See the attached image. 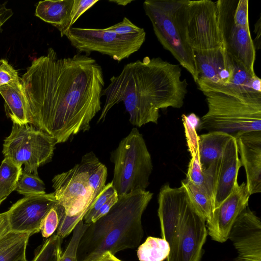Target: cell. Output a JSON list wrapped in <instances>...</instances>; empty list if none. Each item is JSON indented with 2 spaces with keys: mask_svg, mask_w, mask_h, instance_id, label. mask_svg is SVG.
<instances>
[{
  "mask_svg": "<svg viewBox=\"0 0 261 261\" xmlns=\"http://www.w3.org/2000/svg\"><path fill=\"white\" fill-rule=\"evenodd\" d=\"M248 6V0L238 1L233 15V22L236 25L250 29Z\"/></svg>",
  "mask_w": 261,
  "mask_h": 261,
  "instance_id": "cell-34",
  "label": "cell"
},
{
  "mask_svg": "<svg viewBox=\"0 0 261 261\" xmlns=\"http://www.w3.org/2000/svg\"><path fill=\"white\" fill-rule=\"evenodd\" d=\"M31 234L24 233L0 253V261H24L26 260V248Z\"/></svg>",
  "mask_w": 261,
  "mask_h": 261,
  "instance_id": "cell-29",
  "label": "cell"
},
{
  "mask_svg": "<svg viewBox=\"0 0 261 261\" xmlns=\"http://www.w3.org/2000/svg\"><path fill=\"white\" fill-rule=\"evenodd\" d=\"M88 225L84 223L83 220L79 222L73 230L71 239L63 254L61 255L60 261H77V248Z\"/></svg>",
  "mask_w": 261,
  "mask_h": 261,
  "instance_id": "cell-30",
  "label": "cell"
},
{
  "mask_svg": "<svg viewBox=\"0 0 261 261\" xmlns=\"http://www.w3.org/2000/svg\"><path fill=\"white\" fill-rule=\"evenodd\" d=\"M100 163L93 151L86 153L80 163L52 179L59 223L56 234L69 235L91 207L97 195L90 186L89 177Z\"/></svg>",
  "mask_w": 261,
  "mask_h": 261,
  "instance_id": "cell-4",
  "label": "cell"
},
{
  "mask_svg": "<svg viewBox=\"0 0 261 261\" xmlns=\"http://www.w3.org/2000/svg\"><path fill=\"white\" fill-rule=\"evenodd\" d=\"M181 185L180 210L167 261H200L208 235L206 221L197 213L185 186Z\"/></svg>",
  "mask_w": 261,
  "mask_h": 261,
  "instance_id": "cell-9",
  "label": "cell"
},
{
  "mask_svg": "<svg viewBox=\"0 0 261 261\" xmlns=\"http://www.w3.org/2000/svg\"><path fill=\"white\" fill-rule=\"evenodd\" d=\"M152 196L146 190L118 196L106 215L88 225L78 246L77 261H96L107 251L114 255L138 247L144 236L142 216Z\"/></svg>",
  "mask_w": 261,
  "mask_h": 261,
  "instance_id": "cell-3",
  "label": "cell"
},
{
  "mask_svg": "<svg viewBox=\"0 0 261 261\" xmlns=\"http://www.w3.org/2000/svg\"><path fill=\"white\" fill-rule=\"evenodd\" d=\"M115 192L112 181L105 186L84 217L83 220L85 224L89 225L91 223L92 218L97 211Z\"/></svg>",
  "mask_w": 261,
  "mask_h": 261,
  "instance_id": "cell-31",
  "label": "cell"
},
{
  "mask_svg": "<svg viewBox=\"0 0 261 261\" xmlns=\"http://www.w3.org/2000/svg\"><path fill=\"white\" fill-rule=\"evenodd\" d=\"M186 179L195 186L203 188L206 191L205 188V176L199 161V152L195 155L191 156L189 164Z\"/></svg>",
  "mask_w": 261,
  "mask_h": 261,
  "instance_id": "cell-32",
  "label": "cell"
},
{
  "mask_svg": "<svg viewBox=\"0 0 261 261\" xmlns=\"http://www.w3.org/2000/svg\"><path fill=\"white\" fill-rule=\"evenodd\" d=\"M11 9L7 8L5 5L0 7V28L13 15Z\"/></svg>",
  "mask_w": 261,
  "mask_h": 261,
  "instance_id": "cell-42",
  "label": "cell"
},
{
  "mask_svg": "<svg viewBox=\"0 0 261 261\" xmlns=\"http://www.w3.org/2000/svg\"><path fill=\"white\" fill-rule=\"evenodd\" d=\"M170 251L168 242L163 238L148 237L138 249L140 261H163Z\"/></svg>",
  "mask_w": 261,
  "mask_h": 261,
  "instance_id": "cell-25",
  "label": "cell"
},
{
  "mask_svg": "<svg viewBox=\"0 0 261 261\" xmlns=\"http://www.w3.org/2000/svg\"><path fill=\"white\" fill-rule=\"evenodd\" d=\"M106 30L116 33L119 35H128L139 33L144 30L134 24L126 17H124L122 21L108 28Z\"/></svg>",
  "mask_w": 261,
  "mask_h": 261,
  "instance_id": "cell-35",
  "label": "cell"
},
{
  "mask_svg": "<svg viewBox=\"0 0 261 261\" xmlns=\"http://www.w3.org/2000/svg\"><path fill=\"white\" fill-rule=\"evenodd\" d=\"M109 2L114 3L118 5L125 6L128 5V4L130 3L131 2H132V1H130V0L114 1V0H112V1H109Z\"/></svg>",
  "mask_w": 261,
  "mask_h": 261,
  "instance_id": "cell-44",
  "label": "cell"
},
{
  "mask_svg": "<svg viewBox=\"0 0 261 261\" xmlns=\"http://www.w3.org/2000/svg\"><path fill=\"white\" fill-rule=\"evenodd\" d=\"M24 261H28V260L26 259V260H24Z\"/></svg>",
  "mask_w": 261,
  "mask_h": 261,
  "instance_id": "cell-46",
  "label": "cell"
},
{
  "mask_svg": "<svg viewBox=\"0 0 261 261\" xmlns=\"http://www.w3.org/2000/svg\"><path fill=\"white\" fill-rule=\"evenodd\" d=\"M228 239L237 251L234 261H261L260 220L249 206L236 220Z\"/></svg>",
  "mask_w": 261,
  "mask_h": 261,
  "instance_id": "cell-16",
  "label": "cell"
},
{
  "mask_svg": "<svg viewBox=\"0 0 261 261\" xmlns=\"http://www.w3.org/2000/svg\"><path fill=\"white\" fill-rule=\"evenodd\" d=\"M241 166L236 139L232 136L219 158L203 170L206 190L212 198L214 211L232 191L238 182V172Z\"/></svg>",
  "mask_w": 261,
  "mask_h": 261,
  "instance_id": "cell-13",
  "label": "cell"
},
{
  "mask_svg": "<svg viewBox=\"0 0 261 261\" xmlns=\"http://www.w3.org/2000/svg\"><path fill=\"white\" fill-rule=\"evenodd\" d=\"M10 231L8 212L0 213V238Z\"/></svg>",
  "mask_w": 261,
  "mask_h": 261,
  "instance_id": "cell-40",
  "label": "cell"
},
{
  "mask_svg": "<svg viewBox=\"0 0 261 261\" xmlns=\"http://www.w3.org/2000/svg\"><path fill=\"white\" fill-rule=\"evenodd\" d=\"M18 72L5 59L0 60V86L18 80Z\"/></svg>",
  "mask_w": 261,
  "mask_h": 261,
  "instance_id": "cell-36",
  "label": "cell"
},
{
  "mask_svg": "<svg viewBox=\"0 0 261 261\" xmlns=\"http://www.w3.org/2000/svg\"><path fill=\"white\" fill-rule=\"evenodd\" d=\"M61 239L54 234L47 239L31 261H60L62 255Z\"/></svg>",
  "mask_w": 261,
  "mask_h": 261,
  "instance_id": "cell-27",
  "label": "cell"
},
{
  "mask_svg": "<svg viewBox=\"0 0 261 261\" xmlns=\"http://www.w3.org/2000/svg\"><path fill=\"white\" fill-rule=\"evenodd\" d=\"M57 203L54 193L24 196L7 211L10 230L31 236L39 232L42 220Z\"/></svg>",
  "mask_w": 261,
  "mask_h": 261,
  "instance_id": "cell-15",
  "label": "cell"
},
{
  "mask_svg": "<svg viewBox=\"0 0 261 261\" xmlns=\"http://www.w3.org/2000/svg\"><path fill=\"white\" fill-rule=\"evenodd\" d=\"M59 223L57 203L46 213L41 221L40 230L44 238H48L57 229Z\"/></svg>",
  "mask_w": 261,
  "mask_h": 261,
  "instance_id": "cell-33",
  "label": "cell"
},
{
  "mask_svg": "<svg viewBox=\"0 0 261 261\" xmlns=\"http://www.w3.org/2000/svg\"><path fill=\"white\" fill-rule=\"evenodd\" d=\"M25 196H36L46 194L45 185L38 174L22 171L16 190Z\"/></svg>",
  "mask_w": 261,
  "mask_h": 261,
  "instance_id": "cell-26",
  "label": "cell"
},
{
  "mask_svg": "<svg viewBox=\"0 0 261 261\" xmlns=\"http://www.w3.org/2000/svg\"><path fill=\"white\" fill-rule=\"evenodd\" d=\"M30 123L64 143L90 128L101 110L105 85L102 68L93 58L77 53L59 58L53 48L36 58L20 78Z\"/></svg>",
  "mask_w": 261,
  "mask_h": 261,
  "instance_id": "cell-1",
  "label": "cell"
},
{
  "mask_svg": "<svg viewBox=\"0 0 261 261\" xmlns=\"http://www.w3.org/2000/svg\"><path fill=\"white\" fill-rule=\"evenodd\" d=\"M254 33L256 35L253 41L255 49H259L260 48V35H261V17H259L254 25Z\"/></svg>",
  "mask_w": 261,
  "mask_h": 261,
  "instance_id": "cell-41",
  "label": "cell"
},
{
  "mask_svg": "<svg viewBox=\"0 0 261 261\" xmlns=\"http://www.w3.org/2000/svg\"><path fill=\"white\" fill-rule=\"evenodd\" d=\"M74 0L40 1L35 15L57 28L61 37L66 36L70 26V13Z\"/></svg>",
  "mask_w": 261,
  "mask_h": 261,
  "instance_id": "cell-21",
  "label": "cell"
},
{
  "mask_svg": "<svg viewBox=\"0 0 261 261\" xmlns=\"http://www.w3.org/2000/svg\"><path fill=\"white\" fill-rule=\"evenodd\" d=\"M0 94L5 101L6 115L13 123H30L28 103L20 78L0 86Z\"/></svg>",
  "mask_w": 261,
  "mask_h": 261,
  "instance_id": "cell-20",
  "label": "cell"
},
{
  "mask_svg": "<svg viewBox=\"0 0 261 261\" xmlns=\"http://www.w3.org/2000/svg\"><path fill=\"white\" fill-rule=\"evenodd\" d=\"M24 233L10 231L0 238V253L9 245L21 237Z\"/></svg>",
  "mask_w": 261,
  "mask_h": 261,
  "instance_id": "cell-39",
  "label": "cell"
},
{
  "mask_svg": "<svg viewBox=\"0 0 261 261\" xmlns=\"http://www.w3.org/2000/svg\"><path fill=\"white\" fill-rule=\"evenodd\" d=\"M182 120L185 128L188 150L192 156L199 152V136L197 134L196 129L200 123V118L192 113L188 115L183 114Z\"/></svg>",
  "mask_w": 261,
  "mask_h": 261,
  "instance_id": "cell-28",
  "label": "cell"
},
{
  "mask_svg": "<svg viewBox=\"0 0 261 261\" xmlns=\"http://www.w3.org/2000/svg\"><path fill=\"white\" fill-rule=\"evenodd\" d=\"M98 2L97 0H74L70 13V26L72 27L83 13Z\"/></svg>",
  "mask_w": 261,
  "mask_h": 261,
  "instance_id": "cell-37",
  "label": "cell"
},
{
  "mask_svg": "<svg viewBox=\"0 0 261 261\" xmlns=\"http://www.w3.org/2000/svg\"><path fill=\"white\" fill-rule=\"evenodd\" d=\"M118 199V195L116 191L97 211L92 218L91 223L96 221L97 220L106 215L110 211L113 206L117 202Z\"/></svg>",
  "mask_w": 261,
  "mask_h": 261,
  "instance_id": "cell-38",
  "label": "cell"
},
{
  "mask_svg": "<svg viewBox=\"0 0 261 261\" xmlns=\"http://www.w3.org/2000/svg\"><path fill=\"white\" fill-rule=\"evenodd\" d=\"M181 77L179 65L160 57H145L126 64L102 90L101 95L106 98L98 122L105 120L113 106L123 102L132 125L157 124L160 109L183 106L188 84Z\"/></svg>",
  "mask_w": 261,
  "mask_h": 261,
  "instance_id": "cell-2",
  "label": "cell"
},
{
  "mask_svg": "<svg viewBox=\"0 0 261 261\" xmlns=\"http://www.w3.org/2000/svg\"><path fill=\"white\" fill-rule=\"evenodd\" d=\"M185 0H146L143 6L159 41L196 83L198 73L195 52L187 42L185 30Z\"/></svg>",
  "mask_w": 261,
  "mask_h": 261,
  "instance_id": "cell-6",
  "label": "cell"
},
{
  "mask_svg": "<svg viewBox=\"0 0 261 261\" xmlns=\"http://www.w3.org/2000/svg\"><path fill=\"white\" fill-rule=\"evenodd\" d=\"M198 73L196 82L202 92L225 86L232 79L236 62L225 46L209 50L195 52Z\"/></svg>",
  "mask_w": 261,
  "mask_h": 261,
  "instance_id": "cell-14",
  "label": "cell"
},
{
  "mask_svg": "<svg viewBox=\"0 0 261 261\" xmlns=\"http://www.w3.org/2000/svg\"><path fill=\"white\" fill-rule=\"evenodd\" d=\"M22 167L5 158L0 166V201L15 190L22 172Z\"/></svg>",
  "mask_w": 261,
  "mask_h": 261,
  "instance_id": "cell-24",
  "label": "cell"
},
{
  "mask_svg": "<svg viewBox=\"0 0 261 261\" xmlns=\"http://www.w3.org/2000/svg\"><path fill=\"white\" fill-rule=\"evenodd\" d=\"M232 136L218 131L209 132L199 136V158L203 170L206 169L219 158Z\"/></svg>",
  "mask_w": 261,
  "mask_h": 261,
  "instance_id": "cell-22",
  "label": "cell"
},
{
  "mask_svg": "<svg viewBox=\"0 0 261 261\" xmlns=\"http://www.w3.org/2000/svg\"><path fill=\"white\" fill-rule=\"evenodd\" d=\"M208 110L198 129L222 132L232 136L261 131V93L202 92Z\"/></svg>",
  "mask_w": 261,
  "mask_h": 261,
  "instance_id": "cell-5",
  "label": "cell"
},
{
  "mask_svg": "<svg viewBox=\"0 0 261 261\" xmlns=\"http://www.w3.org/2000/svg\"><path fill=\"white\" fill-rule=\"evenodd\" d=\"M2 202L0 201V204H1V203H2Z\"/></svg>",
  "mask_w": 261,
  "mask_h": 261,
  "instance_id": "cell-45",
  "label": "cell"
},
{
  "mask_svg": "<svg viewBox=\"0 0 261 261\" xmlns=\"http://www.w3.org/2000/svg\"><path fill=\"white\" fill-rule=\"evenodd\" d=\"M250 194L246 182L236 183L230 195L213 212L212 218L206 221L208 234L219 243L228 240L231 228L241 213L248 206Z\"/></svg>",
  "mask_w": 261,
  "mask_h": 261,
  "instance_id": "cell-17",
  "label": "cell"
},
{
  "mask_svg": "<svg viewBox=\"0 0 261 261\" xmlns=\"http://www.w3.org/2000/svg\"><path fill=\"white\" fill-rule=\"evenodd\" d=\"M182 186L171 188L168 184L161 189L158 197V214L161 236L170 244L179 212Z\"/></svg>",
  "mask_w": 261,
  "mask_h": 261,
  "instance_id": "cell-19",
  "label": "cell"
},
{
  "mask_svg": "<svg viewBox=\"0 0 261 261\" xmlns=\"http://www.w3.org/2000/svg\"><path fill=\"white\" fill-rule=\"evenodd\" d=\"M236 0L216 2L218 25L223 45L234 61L252 76H255L254 65L256 49L250 29L236 25L233 15Z\"/></svg>",
  "mask_w": 261,
  "mask_h": 261,
  "instance_id": "cell-12",
  "label": "cell"
},
{
  "mask_svg": "<svg viewBox=\"0 0 261 261\" xmlns=\"http://www.w3.org/2000/svg\"><path fill=\"white\" fill-rule=\"evenodd\" d=\"M181 184L185 186L197 213L206 222L209 221L214 212L213 201L211 196L205 189L195 186L186 178L181 181Z\"/></svg>",
  "mask_w": 261,
  "mask_h": 261,
  "instance_id": "cell-23",
  "label": "cell"
},
{
  "mask_svg": "<svg viewBox=\"0 0 261 261\" xmlns=\"http://www.w3.org/2000/svg\"><path fill=\"white\" fill-rule=\"evenodd\" d=\"M66 36L79 53L88 56L97 51L120 62L141 48L146 33L143 30L135 34L119 35L105 29L71 27Z\"/></svg>",
  "mask_w": 261,
  "mask_h": 261,
  "instance_id": "cell-10",
  "label": "cell"
},
{
  "mask_svg": "<svg viewBox=\"0 0 261 261\" xmlns=\"http://www.w3.org/2000/svg\"><path fill=\"white\" fill-rule=\"evenodd\" d=\"M237 142L241 163L246 174V187L251 195L261 192V131L238 134Z\"/></svg>",
  "mask_w": 261,
  "mask_h": 261,
  "instance_id": "cell-18",
  "label": "cell"
},
{
  "mask_svg": "<svg viewBox=\"0 0 261 261\" xmlns=\"http://www.w3.org/2000/svg\"><path fill=\"white\" fill-rule=\"evenodd\" d=\"M55 139L31 124L13 123L11 132L3 144V153L24 171L38 174V168L51 160Z\"/></svg>",
  "mask_w": 261,
  "mask_h": 261,
  "instance_id": "cell-8",
  "label": "cell"
},
{
  "mask_svg": "<svg viewBox=\"0 0 261 261\" xmlns=\"http://www.w3.org/2000/svg\"><path fill=\"white\" fill-rule=\"evenodd\" d=\"M184 25L187 42L194 52L222 46L216 2L186 0Z\"/></svg>",
  "mask_w": 261,
  "mask_h": 261,
  "instance_id": "cell-11",
  "label": "cell"
},
{
  "mask_svg": "<svg viewBox=\"0 0 261 261\" xmlns=\"http://www.w3.org/2000/svg\"><path fill=\"white\" fill-rule=\"evenodd\" d=\"M114 164L112 181L118 196L138 190H146L153 166L145 140L139 130L133 128L111 152Z\"/></svg>",
  "mask_w": 261,
  "mask_h": 261,
  "instance_id": "cell-7",
  "label": "cell"
},
{
  "mask_svg": "<svg viewBox=\"0 0 261 261\" xmlns=\"http://www.w3.org/2000/svg\"><path fill=\"white\" fill-rule=\"evenodd\" d=\"M96 261H121L110 252H105Z\"/></svg>",
  "mask_w": 261,
  "mask_h": 261,
  "instance_id": "cell-43",
  "label": "cell"
}]
</instances>
